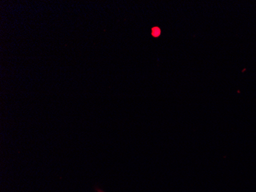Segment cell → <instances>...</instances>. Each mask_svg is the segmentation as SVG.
Listing matches in <instances>:
<instances>
[{
    "label": "cell",
    "mask_w": 256,
    "mask_h": 192,
    "mask_svg": "<svg viewBox=\"0 0 256 192\" xmlns=\"http://www.w3.org/2000/svg\"><path fill=\"white\" fill-rule=\"evenodd\" d=\"M152 35H153V37H159L160 35V30L158 27H154V28L152 30Z\"/></svg>",
    "instance_id": "1"
}]
</instances>
